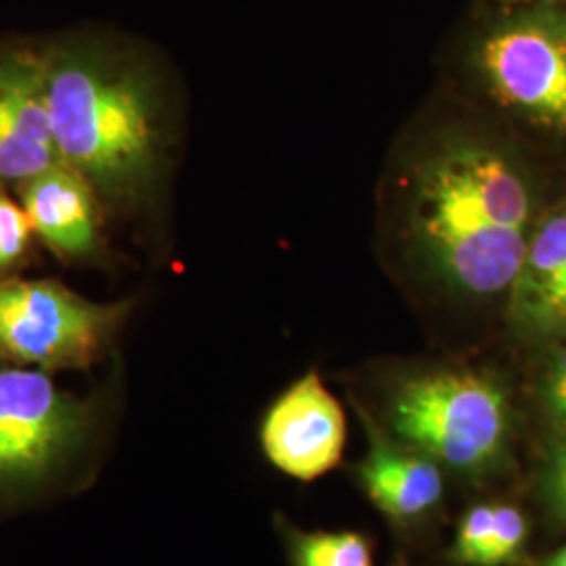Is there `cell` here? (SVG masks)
<instances>
[{
	"mask_svg": "<svg viewBox=\"0 0 566 566\" xmlns=\"http://www.w3.org/2000/svg\"><path fill=\"white\" fill-rule=\"evenodd\" d=\"M36 39L61 164L107 217L139 214L156 196L168 149L163 78L149 51L99 23Z\"/></svg>",
	"mask_w": 566,
	"mask_h": 566,
	"instance_id": "1",
	"label": "cell"
},
{
	"mask_svg": "<svg viewBox=\"0 0 566 566\" xmlns=\"http://www.w3.org/2000/svg\"><path fill=\"white\" fill-rule=\"evenodd\" d=\"M528 224L525 179L489 143L449 139L411 172L409 242L439 282L468 298L512 290L531 240Z\"/></svg>",
	"mask_w": 566,
	"mask_h": 566,
	"instance_id": "2",
	"label": "cell"
},
{
	"mask_svg": "<svg viewBox=\"0 0 566 566\" xmlns=\"http://www.w3.org/2000/svg\"><path fill=\"white\" fill-rule=\"evenodd\" d=\"M390 437L465 476L491 472L510 441L502 385L479 369L441 367L409 376L388 399Z\"/></svg>",
	"mask_w": 566,
	"mask_h": 566,
	"instance_id": "3",
	"label": "cell"
},
{
	"mask_svg": "<svg viewBox=\"0 0 566 566\" xmlns=\"http://www.w3.org/2000/svg\"><path fill=\"white\" fill-rule=\"evenodd\" d=\"M133 304L95 303L49 280H0V359L23 367L84 369L116 340Z\"/></svg>",
	"mask_w": 566,
	"mask_h": 566,
	"instance_id": "4",
	"label": "cell"
},
{
	"mask_svg": "<svg viewBox=\"0 0 566 566\" xmlns=\"http://www.w3.org/2000/svg\"><path fill=\"white\" fill-rule=\"evenodd\" d=\"M95 405L61 390L51 371L0 367V493L49 481L81 449Z\"/></svg>",
	"mask_w": 566,
	"mask_h": 566,
	"instance_id": "5",
	"label": "cell"
},
{
	"mask_svg": "<svg viewBox=\"0 0 566 566\" xmlns=\"http://www.w3.org/2000/svg\"><path fill=\"white\" fill-rule=\"evenodd\" d=\"M479 67L491 95L528 120L566 133V30L516 21L489 34Z\"/></svg>",
	"mask_w": 566,
	"mask_h": 566,
	"instance_id": "6",
	"label": "cell"
},
{
	"mask_svg": "<svg viewBox=\"0 0 566 566\" xmlns=\"http://www.w3.org/2000/svg\"><path fill=\"white\" fill-rule=\"evenodd\" d=\"M36 36H0V187L60 166Z\"/></svg>",
	"mask_w": 566,
	"mask_h": 566,
	"instance_id": "7",
	"label": "cell"
},
{
	"mask_svg": "<svg viewBox=\"0 0 566 566\" xmlns=\"http://www.w3.org/2000/svg\"><path fill=\"white\" fill-rule=\"evenodd\" d=\"M261 446L271 464L303 483L340 464L346 418L317 371L304 374L269 407Z\"/></svg>",
	"mask_w": 566,
	"mask_h": 566,
	"instance_id": "8",
	"label": "cell"
},
{
	"mask_svg": "<svg viewBox=\"0 0 566 566\" xmlns=\"http://www.w3.org/2000/svg\"><path fill=\"white\" fill-rule=\"evenodd\" d=\"M20 202L39 238L63 263H97L105 252L107 217L93 189L67 166L18 185Z\"/></svg>",
	"mask_w": 566,
	"mask_h": 566,
	"instance_id": "9",
	"label": "cell"
},
{
	"mask_svg": "<svg viewBox=\"0 0 566 566\" xmlns=\"http://www.w3.org/2000/svg\"><path fill=\"white\" fill-rule=\"evenodd\" d=\"M357 479L369 502L403 525L432 514L446 495L441 465L378 430H369V451L357 465Z\"/></svg>",
	"mask_w": 566,
	"mask_h": 566,
	"instance_id": "10",
	"label": "cell"
},
{
	"mask_svg": "<svg viewBox=\"0 0 566 566\" xmlns=\"http://www.w3.org/2000/svg\"><path fill=\"white\" fill-rule=\"evenodd\" d=\"M512 313L539 332L566 327V210L549 217L528 240L512 285Z\"/></svg>",
	"mask_w": 566,
	"mask_h": 566,
	"instance_id": "11",
	"label": "cell"
},
{
	"mask_svg": "<svg viewBox=\"0 0 566 566\" xmlns=\"http://www.w3.org/2000/svg\"><path fill=\"white\" fill-rule=\"evenodd\" d=\"M292 566H374L369 537L359 531H292Z\"/></svg>",
	"mask_w": 566,
	"mask_h": 566,
	"instance_id": "12",
	"label": "cell"
},
{
	"mask_svg": "<svg viewBox=\"0 0 566 566\" xmlns=\"http://www.w3.org/2000/svg\"><path fill=\"white\" fill-rule=\"evenodd\" d=\"M32 238L34 229L23 206L0 189V280L9 277L25 261Z\"/></svg>",
	"mask_w": 566,
	"mask_h": 566,
	"instance_id": "13",
	"label": "cell"
},
{
	"mask_svg": "<svg viewBox=\"0 0 566 566\" xmlns=\"http://www.w3.org/2000/svg\"><path fill=\"white\" fill-rule=\"evenodd\" d=\"M493 525H495V504H476L465 510L458 525L453 560L462 566H486Z\"/></svg>",
	"mask_w": 566,
	"mask_h": 566,
	"instance_id": "14",
	"label": "cell"
},
{
	"mask_svg": "<svg viewBox=\"0 0 566 566\" xmlns=\"http://www.w3.org/2000/svg\"><path fill=\"white\" fill-rule=\"evenodd\" d=\"M526 539V518L518 507L495 504V525L486 566H504L514 560Z\"/></svg>",
	"mask_w": 566,
	"mask_h": 566,
	"instance_id": "15",
	"label": "cell"
},
{
	"mask_svg": "<svg viewBox=\"0 0 566 566\" xmlns=\"http://www.w3.org/2000/svg\"><path fill=\"white\" fill-rule=\"evenodd\" d=\"M546 405L556 424L566 428V346L549 367L546 380Z\"/></svg>",
	"mask_w": 566,
	"mask_h": 566,
	"instance_id": "16",
	"label": "cell"
},
{
	"mask_svg": "<svg viewBox=\"0 0 566 566\" xmlns=\"http://www.w3.org/2000/svg\"><path fill=\"white\" fill-rule=\"evenodd\" d=\"M546 483L552 504L566 518V441L554 451L549 460Z\"/></svg>",
	"mask_w": 566,
	"mask_h": 566,
	"instance_id": "17",
	"label": "cell"
},
{
	"mask_svg": "<svg viewBox=\"0 0 566 566\" xmlns=\"http://www.w3.org/2000/svg\"><path fill=\"white\" fill-rule=\"evenodd\" d=\"M546 566H566V546L563 549H558L549 560H547Z\"/></svg>",
	"mask_w": 566,
	"mask_h": 566,
	"instance_id": "18",
	"label": "cell"
}]
</instances>
